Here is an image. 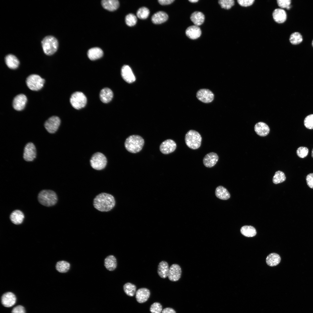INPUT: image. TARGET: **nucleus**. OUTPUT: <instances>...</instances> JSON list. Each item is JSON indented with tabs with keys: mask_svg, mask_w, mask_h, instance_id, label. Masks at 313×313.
Returning a JSON list of instances; mask_svg holds the SVG:
<instances>
[{
	"mask_svg": "<svg viewBox=\"0 0 313 313\" xmlns=\"http://www.w3.org/2000/svg\"><path fill=\"white\" fill-rule=\"evenodd\" d=\"M115 205V201L112 195L106 193H101L94 198L93 201L94 208L102 212H108L112 210Z\"/></svg>",
	"mask_w": 313,
	"mask_h": 313,
	"instance_id": "nucleus-1",
	"label": "nucleus"
},
{
	"mask_svg": "<svg viewBox=\"0 0 313 313\" xmlns=\"http://www.w3.org/2000/svg\"><path fill=\"white\" fill-rule=\"evenodd\" d=\"M144 144V140L139 135H133L129 136L126 139L124 146L128 152L136 153L141 150Z\"/></svg>",
	"mask_w": 313,
	"mask_h": 313,
	"instance_id": "nucleus-2",
	"label": "nucleus"
},
{
	"mask_svg": "<svg viewBox=\"0 0 313 313\" xmlns=\"http://www.w3.org/2000/svg\"><path fill=\"white\" fill-rule=\"evenodd\" d=\"M38 199L41 205L50 207L55 205L58 200L57 195L55 192L50 190H43L39 194Z\"/></svg>",
	"mask_w": 313,
	"mask_h": 313,
	"instance_id": "nucleus-3",
	"label": "nucleus"
},
{
	"mask_svg": "<svg viewBox=\"0 0 313 313\" xmlns=\"http://www.w3.org/2000/svg\"><path fill=\"white\" fill-rule=\"evenodd\" d=\"M185 141L186 145L189 148L196 150L200 147L202 137L198 132L191 130L186 133L185 136Z\"/></svg>",
	"mask_w": 313,
	"mask_h": 313,
	"instance_id": "nucleus-4",
	"label": "nucleus"
},
{
	"mask_svg": "<svg viewBox=\"0 0 313 313\" xmlns=\"http://www.w3.org/2000/svg\"><path fill=\"white\" fill-rule=\"evenodd\" d=\"M41 44L44 53L48 55L54 53L58 47L57 39L52 36H48L44 37L42 41Z\"/></svg>",
	"mask_w": 313,
	"mask_h": 313,
	"instance_id": "nucleus-5",
	"label": "nucleus"
},
{
	"mask_svg": "<svg viewBox=\"0 0 313 313\" xmlns=\"http://www.w3.org/2000/svg\"><path fill=\"white\" fill-rule=\"evenodd\" d=\"M45 81L44 79L39 75L32 74L27 77L26 83L28 87L31 90L38 91L43 87Z\"/></svg>",
	"mask_w": 313,
	"mask_h": 313,
	"instance_id": "nucleus-6",
	"label": "nucleus"
},
{
	"mask_svg": "<svg viewBox=\"0 0 313 313\" xmlns=\"http://www.w3.org/2000/svg\"><path fill=\"white\" fill-rule=\"evenodd\" d=\"M70 102L74 108L79 110L85 106L87 103V99L83 93L80 92H76L71 95Z\"/></svg>",
	"mask_w": 313,
	"mask_h": 313,
	"instance_id": "nucleus-7",
	"label": "nucleus"
},
{
	"mask_svg": "<svg viewBox=\"0 0 313 313\" xmlns=\"http://www.w3.org/2000/svg\"><path fill=\"white\" fill-rule=\"evenodd\" d=\"M107 160L106 157L102 153L97 152L92 156L90 160L91 167L94 169L101 170L104 169L106 166Z\"/></svg>",
	"mask_w": 313,
	"mask_h": 313,
	"instance_id": "nucleus-8",
	"label": "nucleus"
},
{
	"mask_svg": "<svg viewBox=\"0 0 313 313\" xmlns=\"http://www.w3.org/2000/svg\"><path fill=\"white\" fill-rule=\"evenodd\" d=\"M60 123V119L58 117L52 116L45 121L44 125L45 129L49 133L53 134L57 130Z\"/></svg>",
	"mask_w": 313,
	"mask_h": 313,
	"instance_id": "nucleus-9",
	"label": "nucleus"
},
{
	"mask_svg": "<svg viewBox=\"0 0 313 313\" xmlns=\"http://www.w3.org/2000/svg\"><path fill=\"white\" fill-rule=\"evenodd\" d=\"M37 150L34 144L29 142L26 145L24 149L23 158L27 161H33L36 157Z\"/></svg>",
	"mask_w": 313,
	"mask_h": 313,
	"instance_id": "nucleus-10",
	"label": "nucleus"
},
{
	"mask_svg": "<svg viewBox=\"0 0 313 313\" xmlns=\"http://www.w3.org/2000/svg\"><path fill=\"white\" fill-rule=\"evenodd\" d=\"M196 96L201 101L209 103L212 102L214 99V94L212 92L208 89H201L198 91Z\"/></svg>",
	"mask_w": 313,
	"mask_h": 313,
	"instance_id": "nucleus-11",
	"label": "nucleus"
},
{
	"mask_svg": "<svg viewBox=\"0 0 313 313\" xmlns=\"http://www.w3.org/2000/svg\"><path fill=\"white\" fill-rule=\"evenodd\" d=\"M176 148V144L174 141L171 139H168L161 143L159 150L163 154H167L174 152Z\"/></svg>",
	"mask_w": 313,
	"mask_h": 313,
	"instance_id": "nucleus-12",
	"label": "nucleus"
},
{
	"mask_svg": "<svg viewBox=\"0 0 313 313\" xmlns=\"http://www.w3.org/2000/svg\"><path fill=\"white\" fill-rule=\"evenodd\" d=\"M181 274V270L180 266L177 264H174L170 267L168 277L170 281H176L180 279Z\"/></svg>",
	"mask_w": 313,
	"mask_h": 313,
	"instance_id": "nucleus-13",
	"label": "nucleus"
},
{
	"mask_svg": "<svg viewBox=\"0 0 313 313\" xmlns=\"http://www.w3.org/2000/svg\"><path fill=\"white\" fill-rule=\"evenodd\" d=\"M27 100V98L24 94H20L17 95L13 100V108L17 111L23 110L25 106Z\"/></svg>",
	"mask_w": 313,
	"mask_h": 313,
	"instance_id": "nucleus-14",
	"label": "nucleus"
},
{
	"mask_svg": "<svg viewBox=\"0 0 313 313\" xmlns=\"http://www.w3.org/2000/svg\"><path fill=\"white\" fill-rule=\"evenodd\" d=\"M16 301L15 295L12 292H8L4 294L1 297V302L3 306L9 307L14 305Z\"/></svg>",
	"mask_w": 313,
	"mask_h": 313,
	"instance_id": "nucleus-15",
	"label": "nucleus"
},
{
	"mask_svg": "<svg viewBox=\"0 0 313 313\" xmlns=\"http://www.w3.org/2000/svg\"><path fill=\"white\" fill-rule=\"evenodd\" d=\"M121 75L123 79L131 83L135 81L136 78L130 68L128 65H123L121 69Z\"/></svg>",
	"mask_w": 313,
	"mask_h": 313,
	"instance_id": "nucleus-16",
	"label": "nucleus"
},
{
	"mask_svg": "<svg viewBox=\"0 0 313 313\" xmlns=\"http://www.w3.org/2000/svg\"><path fill=\"white\" fill-rule=\"evenodd\" d=\"M219 159V156L215 153L211 152L207 154L203 158V163L204 165L208 168L213 167Z\"/></svg>",
	"mask_w": 313,
	"mask_h": 313,
	"instance_id": "nucleus-17",
	"label": "nucleus"
},
{
	"mask_svg": "<svg viewBox=\"0 0 313 313\" xmlns=\"http://www.w3.org/2000/svg\"><path fill=\"white\" fill-rule=\"evenodd\" d=\"M135 294L137 301L139 303H143L146 301L149 298L150 292L147 288H141L136 291Z\"/></svg>",
	"mask_w": 313,
	"mask_h": 313,
	"instance_id": "nucleus-18",
	"label": "nucleus"
},
{
	"mask_svg": "<svg viewBox=\"0 0 313 313\" xmlns=\"http://www.w3.org/2000/svg\"><path fill=\"white\" fill-rule=\"evenodd\" d=\"M186 35L192 39H195L200 37L201 34L200 28L198 26L192 25L188 27L185 30Z\"/></svg>",
	"mask_w": 313,
	"mask_h": 313,
	"instance_id": "nucleus-19",
	"label": "nucleus"
},
{
	"mask_svg": "<svg viewBox=\"0 0 313 313\" xmlns=\"http://www.w3.org/2000/svg\"><path fill=\"white\" fill-rule=\"evenodd\" d=\"M254 130L256 133L261 137H265L269 133L270 129L268 125L262 122L256 123L254 126Z\"/></svg>",
	"mask_w": 313,
	"mask_h": 313,
	"instance_id": "nucleus-20",
	"label": "nucleus"
},
{
	"mask_svg": "<svg viewBox=\"0 0 313 313\" xmlns=\"http://www.w3.org/2000/svg\"><path fill=\"white\" fill-rule=\"evenodd\" d=\"M272 16L274 21L279 23L284 22L287 17L285 11L281 8L275 9L272 13Z\"/></svg>",
	"mask_w": 313,
	"mask_h": 313,
	"instance_id": "nucleus-21",
	"label": "nucleus"
},
{
	"mask_svg": "<svg viewBox=\"0 0 313 313\" xmlns=\"http://www.w3.org/2000/svg\"><path fill=\"white\" fill-rule=\"evenodd\" d=\"M168 18V15L165 12L160 11L156 12L152 15L151 20L154 24H160L166 21Z\"/></svg>",
	"mask_w": 313,
	"mask_h": 313,
	"instance_id": "nucleus-22",
	"label": "nucleus"
},
{
	"mask_svg": "<svg viewBox=\"0 0 313 313\" xmlns=\"http://www.w3.org/2000/svg\"><path fill=\"white\" fill-rule=\"evenodd\" d=\"M5 62L7 66L11 69L17 68L19 64V62L17 58L12 54H9L5 57Z\"/></svg>",
	"mask_w": 313,
	"mask_h": 313,
	"instance_id": "nucleus-23",
	"label": "nucleus"
},
{
	"mask_svg": "<svg viewBox=\"0 0 313 313\" xmlns=\"http://www.w3.org/2000/svg\"><path fill=\"white\" fill-rule=\"evenodd\" d=\"M99 97L102 102L104 103H107L112 100L113 97V93L109 88H104L101 90Z\"/></svg>",
	"mask_w": 313,
	"mask_h": 313,
	"instance_id": "nucleus-24",
	"label": "nucleus"
},
{
	"mask_svg": "<svg viewBox=\"0 0 313 313\" xmlns=\"http://www.w3.org/2000/svg\"><path fill=\"white\" fill-rule=\"evenodd\" d=\"M24 218L23 213L20 210H16L11 213L10 219L11 222L16 225L21 223Z\"/></svg>",
	"mask_w": 313,
	"mask_h": 313,
	"instance_id": "nucleus-25",
	"label": "nucleus"
},
{
	"mask_svg": "<svg viewBox=\"0 0 313 313\" xmlns=\"http://www.w3.org/2000/svg\"><path fill=\"white\" fill-rule=\"evenodd\" d=\"M101 4L105 9L110 11H113L119 7V3L117 0H103L101 1Z\"/></svg>",
	"mask_w": 313,
	"mask_h": 313,
	"instance_id": "nucleus-26",
	"label": "nucleus"
},
{
	"mask_svg": "<svg viewBox=\"0 0 313 313\" xmlns=\"http://www.w3.org/2000/svg\"><path fill=\"white\" fill-rule=\"evenodd\" d=\"M169 269L168 263L165 261H162L159 263L158 266V274L161 278H165L168 276Z\"/></svg>",
	"mask_w": 313,
	"mask_h": 313,
	"instance_id": "nucleus-27",
	"label": "nucleus"
},
{
	"mask_svg": "<svg viewBox=\"0 0 313 313\" xmlns=\"http://www.w3.org/2000/svg\"><path fill=\"white\" fill-rule=\"evenodd\" d=\"M190 19L195 25L198 26L202 25L205 20V16L202 12L195 11L191 15Z\"/></svg>",
	"mask_w": 313,
	"mask_h": 313,
	"instance_id": "nucleus-28",
	"label": "nucleus"
},
{
	"mask_svg": "<svg viewBox=\"0 0 313 313\" xmlns=\"http://www.w3.org/2000/svg\"><path fill=\"white\" fill-rule=\"evenodd\" d=\"M117 265V259L114 256L110 255L104 260V266L108 270L112 271L116 268Z\"/></svg>",
	"mask_w": 313,
	"mask_h": 313,
	"instance_id": "nucleus-29",
	"label": "nucleus"
},
{
	"mask_svg": "<svg viewBox=\"0 0 313 313\" xmlns=\"http://www.w3.org/2000/svg\"><path fill=\"white\" fill-rule=\"evenodd\" d=\"M88 56L91 60H94L101 57L103 55V52L100 48L94 47L90 49L88 51Z\"/></svg>",
	"mask_w": 313,
	"mask_h": 313,
	"instance_id": "nucleus-30",
	"label": "nucleus"
},
{
	"mask_svg": "<svg viewBox=\"0 0 313 313\" xmlns=\"http://www.w3.org/2000/svg\"><path fill=\"white\" fill-rule=\"evenodd\" d=\"M215 194L218 198L223 200H227L230 197V194L227 189L221 186L216 188Z\"/></svg>",
	"mask_w": 313,
	"mask_h": 313,
	"instance_id": "nucleus-31",
	"label": "nucleus"
},
{
	"mask_svg": "<svg viewBox=\"0 0 313 313\" xmlns=\"http://www.w3.org/2000/svg\"><path fill=\"white\" fill-rule=\"evenodd\" d=\"M281 258L278 254L273 253L269 254L266 258V263L270 266H275L280 262Z\"/></svg>",
	"mask_w": 313,
	"mask_h": 313,
	"instance_id": "nucleus-32",
	"label": "nucleus"
},
{
	"mask_svg": "<svg viewBox=\"0 0 313 313\" xmlns=\"http://www.w3.org/2000/svg\"><path fill=\"white\" fill-rule=\"evenodd\" d=\"M240 231L242 234L247 237H253L256 234L255 229L251 226H244L241 228Z\"/></svg>",
	"mask_w": 313,
	"mask_h": 313,
	"instance_id": "nucleus-33",
	"label": "nucleus"
},
{
	"mask_svg": "<svg viewBox=\"0 0 313 313\" xmlns=\"http://www.w3.org/2000/svg\"><path fill=\"white\" fill-rule=\"evenodd\" d=\"M70 267V263L65 261L58 262L56 265V270L59 272L62 273L67 272L69 270Z\"/></svg>",
	"mask_w": 313,
	"mask_h": 313,
	"instance_id": "nucleus-34",
	"label": "nucleus"
},
{
	"mask_svg": "<svg viewBox=\"0 0 313 313\" xmlns=\"http://www.w3.org/2000/svg\"><path fill=\"white\" fill-rule=\"evenodd\" d=\"M123 289L125 293L130 296H133L136 292V287L134 284L127 283L123 286Z\"/></svg>",
	"mask_w": 313,
	"mask_h": 313,
	"instance_id": "nucleus-35",
	"label": "nucleus"
},
{
	"mask_svg": "<svg viewBox=\"0 0 313 313\" xmlns=\"http://www.w3.org/2000/svg\"><path fill=\"white\" fill-rule=\"evenodd\" d=\"M289 40L292 44L297 45L301 43L303 39L302 36L299 32H295L291 34Z\"/></svg>",
	"mask_w": 313,
	"mask_h": 313,
	"instance_id": "nucleus-36",
	"label": "nucleus"
},
{
	"mask_svg": "<svg viewBox=\"0 0 313 313\" xmlns=\"http://www.w3.org/2000/svg\"><path fill=\"white\" fill-rule=\"evenodd\" d=\"M286 179L284 173L281 171H278L275 173L272 179L273 182L275 184H277L283 182L285 181Z\"/></svg>",
	"mask_w": 313,
	"mask_h": 313,
	"instance_id": "nucleus-37",
	"label": "nucleus"
},
{
	"mask_svg": "<svg viewBox=\"0 0 313 313\" xmlns=\"http://www.w3.org/2000/svg\"><path fill=\"white\" fill-rule=\"evenodd\" d=\"M149 14V10L146 7H143L138 9L137 12V15L139 18L144 19L148 17Z\"/></svg>",
	"mask_w": 313,
	"mask_h": 313,
	"instance_id": "nucleus-38",
	"label": "nucleus"
},
{
	"mask_svg": "<svg viewBox=\"0 0 313 313\" xmlns=\"http://www.w3.org/2000/svg\"><path fill=\"white\" fill-rule=\"evenodd\" d=\"M125 21L126 24L128 26H134L137 23V19L135 15L132 13H130L127 15L125 17Z\"/></svg>",
	"mask_w": 313,
	"mask_h": 313,
	"instance_id": "nucleus-39",
	"label": "nucleus"
},
{
	"mask_svg": "<svg viewBox=\"0 0 313 313\" xmlns=\"http://www.w3.org/2000/svg\"><path fill=\"white\" fill-rule=\"evenodd\" d=\"M218 3L221 8L228 10L230 9L234 4L233 0H220Z\"/></svg>",
	"mask_w": 313,
	"mask_h": 313,
	"instance_id": "nucleus-40",
	"label": "nucleus"
},
{
	"mask_svg": "<svg viewBox=\"0 0 313 313\" xmlns=\"http://www.w3.org/2000/svg\"><path fill=\"white\" fill-rule=\"evenodd\" d=\"M308 148L303 146L299 147L296 151L297 155L300 158H302L306 157L308 154Z\"/></svg>",
	"mask_w": 313,
	"mask_h": 313,
	"instance_id": "nucleus-41",
	"label": "nucleus"
},
{
	"mask_svg": "<svg viewBox=\"0 0 313 313\" xmlns=\"http://www.w3.org/2000/svg\"><path fill=\"white\" fill-rule=\"evenodd\" d=\"M305 127L309 129H313V114L307 116L304 121Z\"/></svg>",
	"mask_w": 313,
	"mask_h": 313,
	"instance_id": "nucleus-42",
	"label": "nucleus"
},
{
	"mask_svg": "<svg viewBox=\"0 0 313 313\" xmlns=\"http://www.w3.org/2000/svg\"><path fill=\"white\" fill-rule=\"evenodd\" d=\"M162 310V306L158 302H155L150 306V311L151 313H161Z\"/></svg>",
	"mask_w": 313,
	"mask_h": 313,
	"instance_id": "nucleus-43",
	"label": "nucleus"
},
{
	"mask_svg": "<svg viewBox=\"0 0 313 313\" xmlns=\"http://www.w3.org/2000/svg\"><path fill=\"white\" fill-rule=\"evenodd\" d=\"M278 6L282 8H286L289 9L290 8V5L291 3L290 0H278L277 1Z\"/></svg>",
	"mask_w": 313,
	"mask_h": 313,
	"instance_id": "nucleus-44",
	"label": "nucleus"
},
{
	"mask_svg": "<svg viewBox=\"0 0 313 313\" xmlns=\"http://www.w3.org/2000/svg\"><path fill=\"white\" fill-rule=\"evenodd\" d=\"M237 1L241 6L246 7L252 5L255 1L254 0H238Z\"/></svg>",
	"mask_w": 313,
	"mask_h": 313,
	"instance_id": "nucleus-45",
	"label": "nucleus"
},
{
	"mask_svg": "<svg viewBox=\"0 0 313 313\" xmlns=\"http://www.w3.org/2000/svg\"><path fill=\"white\" fill-rule=\"evenodd\" d=\"M306 180L308 186L313 189V173L308 174L306 177Z\"/></svg>",
	"mask_w": 313,
	"mask_h": 313,
	"instance_id": "nucleus-46",
	"label": "nucleus"
},
{
	"mask_svg": "<svg viewBox=\"0 0 313 313\" xmlns=\"http://www.w3.org/2000/svg\"><path fill=\"white\" fill-rule=\"evenodd\" d=\"M12 313H26V311L23 306L19 305L14 307L12 309Z\"/></svg>",
	"mask_w": 313,
	"mask_h": 313,
	"instance_id": "nucleus-47",
	"label": "nucleus"
},
{
	"mask_svg": "<svg viewBox=\"0 0 313 313\" xmlns=\"http://www.w3.org/2000/svg\"><path fill=\"white\" fill-rule=\"evenodd\" d=\"M174 1V0H159L158 1L161 5H167L170 4Z\"/></svg>",
	"mask_w": 313,
	"mask_h": 313,
	"instance_id": "nucleus-48",
	"label": "nucleus"
},
{
	"mask_svg": "<svg viewBox=\"0 0 313 313\" xmlns=\"http://www.w3.org/2000/svg\"><path fill=\"white\" fill-rule=\"evenodd\" d=\"M161 313H176V312L173 309L170 307H167L162 310Z\"/></svg>",
	"mask_w": 313,
	"mask_h": 313,
	"instance_id": "nucleus-49",
	"label": "nucleus"
},
{
	"mask_svg": "<svg viewBox=\"0 0 313 313\" xmlns=\"http://www.w3.org/2000/svg\"><path fill=\"white\" fill-rule=\"evenodd\" d=\"M189 1L190 2L193 3H196V2H197L199 1V0H189Z\"/></svg>",
	"mask_w": 313,
	"mask_h": 313,
	"instance_id": "nucleus-50",
	"label": "nucleus"
},
{
	"mask_svg": "<svg viewBox=\"0 0 313 313\" xmlns=\"http://www.w3.org/2000/svg\"><path fill=\"white\" fill-rule=\"evenodd\" d=\"M311 156L313 158V148L312 150Z\"/></svg>",
	"mask_w": 313,
	"mask_h": 313,
	"instance_id": "nucleus-51",
	"label": "nucleus"
},
{
	"mask_svg": "<svg viewBox=\"0 0 313 313\" xmlns=\"http://www.w3.org/2000/svg\"><path fill=\"white\" fill-rule=\"evenodd\" d=\"M312 46L313 47V40L312 41Z\"/></svg>",
	"mask_w": 313,
	"mask_h": 313,
	"instance_id": "nucleus-52",
	"label": "nucleus"
}]
</instances>
